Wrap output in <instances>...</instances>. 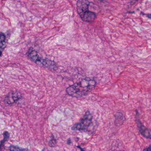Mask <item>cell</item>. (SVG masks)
I'll list each match as a JSON object with an SVG mask.
<instances>
[{
  "label": "cell",
  "instance_id": "obj_1",
  "mask_svg": "<svg viewBox=\"0 0 151 151\" xmlns=\"http://www.w3.org/2000/svg\"><path fill=\"white\" fill-rule=\"evenodd\" d=\"M95 80L89 78L82 79L81 82L70 86L66 89V92L73 98H80L88 94L96 86Z\"/></svg>",
  "mask_w": 151,
  "mask_h": 151
},
{
  "label": "cell",
  "instance_id": "obj_2",
  "mask_svg": "<svg viewBox=\"0 0 151 151\" xmlns=\"http://www.w3.org/2000/svg\"><path fill=\"white\" fill-rule=\"evenodd\" d=\"M93 116L90 111H86L79 122L75 124L71 127L72 130L87 132L89 128L93 125Z\"/></svg>",
  "mask_w": 151,
  "mask_h": 151
},
{
  "label": "cell",
  "instance_id": "obj_3",
  "mask_svg": "<svg viewBox=\"0 0 151 151\" xmlns=\"http://www.w3.org/2000/svg\"><path fill=\"white\" fill-rule=\"evenodd\" d=\"M91 2L88 0H78L76 3V9L78 14L80 17H82L87 11Z\"/></svg>",
  "mask_w": 151,
  "mask_h": 151
},
{
  "label": "cell",
  "instance_id": "obj_4",
  "mask_svg": "<svg viewBox=\"0 0 151 151\" xmlns=\"http://www.w3.org/2000/svg\"><path fill=\"white\" fill-rule=\"evenodd\" d=\"M22 94L18 91H12L8 93L4 100L6 104L10 105L18 101L22 98Z\"/></svg>",
  "mask_w": 151,
  "mask_h": 151
},
{
  "label": "cell",
  "instance_id": "obj_5",
  "mask_svg": "<svg viewBox=\"0 0 151 151\" xmlns=\"http://www.w3.org/2000/svg\"><path fill=\"white\" fill-rule=\"evenodd\" d=\"M28 55L30 60L36 64L42 66L44 59L40 56L37 52L32 47H30L28 52Z\"/></svg>",
  "mask_w": 151,
  "mask_h": 151
},
{
  "label": "cell",
  "instance_id": "obj_6",
  "mask_svg": "<svg viewBox=\"0 0 151 151\" xmlns=\"http://www.w3.org/2000/svg\"><path fill=\"white\" fill-rule=\"evenodd\" d=\"M136 123L137 125L138 129L140 134L146 138L151 139V132L150 129L143 125L139 119H136Z\"/></svg>",
  "mask_w": 151,
  "mask_h": 151
},
{
  "label": "cell",
  "instance_id": "obj_7",
  "mask_svg": "<svg viewBox=\"0 0 151 151\" xmlns=\"http://www.w3.org/2000/svg\"><path fill=\"white\" fill-rule=\"evenodd\" d=\"M42 66L51 70H56L58 68L57 64L54 61L48 59H44Z\"/></svg>",
  "mask_w": 151,
  "mask_h": 151
},
{
  "label": "cell",
  "instance_id": "obj_8",
  "mask_svg": "<svg viewBox=\"0 0 151 151\" xmlns=\"http://www.w3.org/2000/svg\"><path fill=\"white\" fill-rule=\"evenodd\" d=\"M96 18V15L95 13L89 10L86 12L81 18L83 22H91L94 21Z\"/></svg>",
  "mask_w": 151,
  "mask_h": 151
},
{
  "label": "cell",
  "instance_id": "obj_9",
  "mask_svg": "<svg viewBox=\"0 0 151 151\" xmlns=\"http://www.w3.org/2000/svg\"><path fill=\"white\" fill-rule=\"evenodd\" d=\"M3 136H4V138L2 139V141H1L0 143V150L2 148V146L6 141H8L9 139V137H10V134L9 132L7 131H5L3 133Z\"/></svg>",
  "mask_w": 151,
  "mask_h": 151
},
{
  "label": "cell",
  "instance_id": "obj_10",
  "mask_svg": "<svg viewBox=\"0 0 151 151\" xmlns=\"http://www.w3.org/2000/svg\"><path fill=\"white\" fill-rule=\"evenodd\" d=\"M6 39V36L5 34L3 33H0V48L4 46Z\"/></svg>",
  "mask_w": 151,
  "mask_h": 151
},
{
  "label": "cell",
  "instance_id": "obj_11",
  "mask_svg": "<svg viewBox=\"0 0 151 151\" xmlns=\"http://www.w3.org/2000/svg\"><path fill=\"white\" fill-rule=\"evenodd\" d=\"M9 150L10 151H21V150H25V149L16 146L11 145L9 147Z\"/></svg>",
  "mask_w": 151,
  "mask_h": 151
},
{
  "label": "cell",
  "instance_id": "obj_12",
  "mask_svg": "<svg viewBox=\"0 0 151 151\" xmlns=\"http://www.w3.org/2000/svg\"><path fill=\"white\" fill-rule=\"evenodd\" d=\"M56 144V139H55L53 137H52L51 139L49 140V145L51 147H54L55 145Z\"/></svg>",
  "mask_w": 151,
  "mask_h": 151
},
{
  "label": "cell",
  "instance_id": "obj_13",
  "mask_svg": "<svg viewBox=\"0 0 151 151\" xmlns=\"http://www.w3.org/2000/svg\"><path fill=\"white\" fill-rule=\"evenodd\" d=\"M151 146H149V147L148 148H146V149H144V151H151Z\"/></svg>",
  "mask_w": 151,
  "mask_h": 151
},
{
  "label": "cell",
  "instance_id": "obj_14",
  "mask_svg": "<svg viewBox=\"0 0 151 151\" xmlns=\"http://www.w3.org/2000/svg\"><path fill=\"white\" fill-rule=\"evenodd\" d=\"M71 143V140H70V139L69 138L68 139V141H67V144H68V145H70Z\"/></svg>",
  "mask_w": 151,
  "mask_h": 151
},
{
  "label": "cell",
  "instance_id": "obj_15",
  "mask_svg": "<svg viewBox=\"0 0 151 151\" xmlns=\"http://www.w3.org/2000/svg\"><path fill=\"white\" fill-rule=\"evenodd\" d=\"M2 51H1V50H0V57H1V56H2Z\"/></svg>",
  "mask_w": 151,
  "mask_h": 151
},
{
  "label": "cell",
  "instance_id": "obj_16",
  "mask_svg": "<svg viewBox=\"0 0 151 151\" xmlns=\"http://www.w3.org/2000/svg\"><path fill=\"white\" fill-rule=\"evenodd\" d=\"M98 1H101V2H102V1H105V0H98Z\"/></svg>",
  "mask_w": 151,
  "mask_h": 151
}]
</instances>
